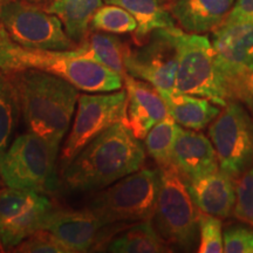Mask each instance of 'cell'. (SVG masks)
Returning a JSON list of instances; mask_svg holds the SVG:
<instances>
[{
  "label": "cell",
  "mask_w": 253,
  "mask_h": 253,
  "mask_svg": "<svg viewBox=\"0 0 253 253\" xmlns=\"http://www.w3.org/2000/svg\"><path fill=\"white\" fill-rule=\"evenodd\" d=\"M145 149L123 122L90 141L61 169V183L73 192H95L144 167Z\"/></svg>",
  "instance_id": "1"
},
{
  "label": "cell",
  "mask_w": 253,
  "mask_h": 253,
  "mask_svg": "<svg viewBox=\"0 0 253 253\" xmlns=\"http://www.w3.org/2000/svg\"><path fill=\"white\" fill-rule=\"evenodd\" d=\"M7 73L14 84L28 130L59 147L74 115L80 95L78 88L40 69Z\"/></svg>",
  "instance_id": "2"
},
{
  "label": "cell",
  "mask_w": 253,
  "mask_h": 253,
  "mask_svg": "<svg viewBox=\"0 0 253 253\" xmlns=\"http://www.w3.org/2000/svg\"><path fill=\"white\" fill-rule=\"evenodd\" d=\"M27 68L50 73L71 82L79 90L88 93H110L120 90L123 86L121 74L95 60L81 56L75 48H28L14 42L0 24V69L17 72Z\"/></svg>",
  "instance_id": "3"
},
{
  "label": "cell",
  "mask_w": 253,
  "mask_h": 253,
  "mask_svg": "<svg viewBox=\"0 0 253 253\" xmlns=\"http://www.w3.org/2000/svg\"><path fill=\"white\" fill-rule=\"evenodd\" d=\"M160 190V170L141 168L113 184L95 191L87 199L86 210L103 226L151 220Z\"/></svg>",
  "instance_id": "4"
},
{
  "label": "cell",
  "mask_w": 253,
  "mask_h": 253,
  "mask_svg": "<svg viewBox=\"0 0 253 253\" xmlns=\"http://www.w3.org/2000/svg\"><path fill=\"white\" fill-rule=\"evenodd\" d=\"M59 147L33 132L18 136L0 160V178L8 188L53 195L59 189Z\"/></svg>",
  "instance_id": "5"
},
{
  "label": "cell",
  "mask_w": 253,
  "mask_h": 253,
  "mask_svg": "<svg viewBox=\"0 0 253 253\" xmlns=\"http://www.w3.org/2000/svg\"><path fill=\"white\" fill-rule=\"evenodd\" d=\"M178 49L175 89L212 101L219 107L229 102L226 84L217 66L212 42L202 34L176 31Z\"/></svg>",
  "instance_id": "6"
},
{
  "label": "cell",
  "mask_w": 253,
  "mask_h": 253,
  "mask_svg": "<svg viewBox=\"0 0 253 253\" xmlns=\"http://www.w3.org/2000/svg\"><path fill=\"white\" fill-rule=\"evenodd\" d=\"M158 170L160 190L151 223L168 244L191 251L197 242L201 211L173 166L158 168Z\"/></svg>",
  "instance_id": "7"
},
{
  "label": "cell",
  "mask_w": 253,
  "mask_h": 253,
  "mask_svg": "<svg viewBox=\"0 0 253 253\" xmlns=\"http://www.w3.org/2000/svg\"><path fill=\"white\" fill-rule=\"evenodd\" d=\"M209 128L219 169L237 179L253 166V115L230 100Z\"/></svg>",
  "instance_id": "8"
},
{
  "label": "cell",
  "mask_w": 253,
  "mask_h": 253,
  "mask_svg": "<svg viewBox=\"0 0 253 253\" xmlns=\"http://www.w3.org/2000/svg\"><path fill=\"white\" fill-rule=\"evenodd\" d=\"M0 24L14 42L28 48L71 50L77 47L56 15L24 0L0 6Z\"/></svg>",
  "instance_id": "9"
},
{
  "label": "cell",
  "mask_w": 253,
  "mask_h": 253,
  "mask_svg": "<svg viewBox=\"0 0 253 253\" xmlns=\"http://www.w3.org/2000/svg\"><path fill=\"white\" fill-rule=\"evenodd\" d=\"M126 102V89L79 95L74 122L62 148L61 169L101 132L118 122L125 123Z\"/></svg>",
  "instance_id": "10"
},
{
  "label": "cell",
  "mask_w": 253,
  "mask_h": 253,
  "mask_svg": "<svg viewBox=\"0 0 253 253\" xmlns=\"http://www.w3.org/2000/svg\"><path fill=\"white\" fill-rule=\"evenodd\" d=\"M54 204L46 195L5 186L0 189V246L11 252L19 243L42 229Z\"/></svg>",
  "instance_id": "11"
},
{
  "label": "cell",
  "mask_w": 253,
  "mask_h": 253,
  "mask_svg": "<svg viewBox=\"0 0 253 253\" xmlns=\"http://www.w3.org/2000/svg\"><path fill=\"white\" fill-rule=\"evenodd\" d=\"M177 27L156 30L141 48L129 49L126 69L131 77L149 82L158 89H175L178 49L176 43Z\"/></svg>",
  "instance_id": "12"
},
{
  "label": "cell",
  "mask_w": 253,
  "mask_h": 253,
  "mask_svg": "<svg viewBox=\"0 0 253 253\" xmlns=\"http://www.w3.org/2000/svg\"><path fill=\"white\" fill-rule=\"evenodd\" d=\"M211 42L225 84L253 69V23L220 25Z\"/></svg>",
  "instance_id": "13"
},
{
  "label": "cell",
  "mask_w": 253,
  "mask_h": 253,
  "mask_svg": "<svg viewBox=\"0 0 253 253\" xmlns=\"http://www.w3.org/2000/svg\"><path fill=\"white\" fill-rule=\"evenodd\" d=\"M123 84L126 93L125 125L138 140L161 120L169 115L162 95L149 82L131 77L126 73Z\"/></svg>",
  "instance_id": "14"
},
{
  "label": "cell",
  "mask_w": 253,
  "mask_h": 253,
  "mask_svg": "<svg viewBox=\"0 0 253 253\" xmlns=\"http://www.w3.org/2000/svg\"><path fill=\"white\" fill-rule=\"evenodd\" d=\"M103 227L100 220L86 209L69 210L54 205L42 229L54 235L71 253H82L93 251Z\"/></svg>",
  "instance_id": "15"
},
{
  "label": "cell",
  "mask_w": 253,
  "mask_h": 253,
  "mask_svg": "<svg viewBox=\"0 0 253 253\" xmlns=\"http://www.w3.org/2000/svg\"><path fill=\"white\" fill-rule=\"evenodd\" d=\"M171 163L184 182L217 171L219 163L208 136L198 130L179 126L172 148Z\"/></svg>",
  "instance_id": "16"
},
{
  "label": "cell",
  "mask_w": 253,
  "mask_h": 253,
  "mask_svg": "<svg viewBox=\"0 0 253 253\" xmlns=\"http://www.w3.org/2000/svg\"><path fill=\"white\" fill-rule=\"evenodd\" d=\"M192 201L201 212L227 218L233 214L236 203V179L223 170L185 182Z\"/></svg>",
  "instance_id": "17"
},
{
  "label": "cell",
  "mask_w": 253,
  "mask_h": 253,
  "mask_svg": "<svg viewBox=\"0 0 253 253\" xmlns=\"http://www.w3.org/2000/svg\"><path fill=\"white\" fill-rule=\"evenodd\" d=\"M236 0H172L169 9L182 31L191 34L213 32L224 23Z\"/></svg>",
  "instance_id": "18"
},
{
  "label": "cell",
  "mask_w": 253,
  "mask_h": 253,
  "mask_svg": "<svg viewBox=\"0 0 253 253\" xmlns=\"http://www.w3.org/2000/svg\"><path fill=\"white\" fill-rule=\"evenodd\" d=\"M160 93L167 104L169 115L183 128L202 130L216 120L221 110L218 104L205 97L177 90H162Z\"/></svg>",
  "instance_id": "19"
},
{
  "label": "cell",
  "mask_w": 253,
  "mask_h": 253,
  "mask_svg": "<svg viewBox=\"0 0 253 253\" xmlns=\"http://www.w3.org/2000/svg\"><path fill=\"white\" fill-rule=\"evenodd\" d=\"M106 2L121 6L135 18L137 43L143 42L154 31L176 27L167 0H106Z\"/></svg>",
  "instance_id": "20"
},
{
  "label": "cell",
  "mask_w": 253,
  "mask_h": 253,
  "mask_svg": "<svg viewBox=\"0 0 253 253\" xmlns=\"http://www.w3.org/2000/svg\"><path fill=\"white\" fill-rule=\"evenodd\" d=\"M102 5V0H52L46 11L60 19L74 42H81L89 33L95 12Z\"/></svg>",
  "instance_id": "21"
},
{
  "label": "cell",
  "mask_w": 253,
  "mask_h": 253,
  "mask_svg": "<svg viewBox=\"0 0 253 253\" xmlns=\"http://www.w3.org/2000/svg\"><path fill=\"white\" fill-rule=\"evenodd\" d=\"M106 251L114 253H166L170 245L158 235L151 220L138 221L118 236L110 237Z\"/></svg>",
  "instance_id": "22"
},
{
  "label": "cell",
  "mask_w": 253,
  "mask_h": 253,
  "mask_svg": "<svg viewBox=\"0 0 253 253\" xmlns=\"http://www.w3.org/2000/svg\"><path fill=\"white\" fill-rule=\"evenodd\" d=\"M75 49L81 56L102 63L122 77L126 73V58L130 47L113 34L88 33Z\"/></svg>",
  "instance_id": "23"
},
{
  "label": "cell",
  "mask_w": 253,
  "mask_h": 253,
  "mask_svg": "<svg viewBox=\"0 0 253 253\" xmlns=\"http://www.w3.org/2000/svg\"><path fill=\"white\" fill-rule=\"evenodd\" d=\"M20 113L13 81L7 72L0 69V160L7 150Z\"/></svg>",
  "instance_id": "24"
},
{
  "label": "cell",
  "mask_w": 253,
  "mask_h": 253,
  "mask_svg": "<svg viewBox=\"0 0 253 253\" xmlns=\"http://www.w3.org/2000/svg\"><path fill=\"white\" fill-rule=\"evenodd\" d=\"M178 123L171 116L157 122L144 137V145L149 156L157 163L158 168L172 166L171 155L176 136L179 130Z\"/></svg>",
  "instance_id": "25"
},
{
  "label": "cell",
  "mask_w": 253,
  "mask_h": 253,
  "mask_svg": "<svg viewBox=\"0 0 253 253\" xmlns=\"http://www.w3.org/2000/svg\"><path fill=\"white\" fill-rule=\"evenodd\" d=\"M91 27L104 33L126 34L136 31L137 23L126 8L114 4H107L102 5L95 12Z\"/></svg>",
  "instance_id": "26"
},
{
  "label": "cell",
  "mask_w": 253,
  "mask_h": 253,
  "mask_svg": "<svg viewBox=\"0 0 253 253\" xmlns=\"http://www.w3.org/2000/svg\"><path fill=\"white\" fill-rule=\"evenodd\" d=\"M199 253H221L223 244V223L221 218L199 212L198 217Z\"/></svg>",
  "instance_id": "27"
},
{
  "label": "cell",
  "mask_w": 253,
  "mask_h": 253,
  "mask_svg": "<svg viewBox=\"0 0 253 253\" xmlns=\"http://www.w3.org/2000/svg\"><path fill=\"white\" fill-rule=\"evenodd\" d=\"M233 216L253 226V166L236 179V203Z\"/></svg>",
  "instance_id": "28"
},
{
  "label": "cell",
  "mask_w": 253,
  "mask_h": 253,
  "mask_svg": "<svg viewBox=\"0 0 253 253\" xmlns=\"http://www.w3.org/2000/svg\"><path fill=\"white\" fill-rule=\"evenodd\" d=\"M11 252L19 253H71L54 235L40 229L19 243Z\"/></svg>",
  "instance_id": "29"
},
{
  "label": "cell",
  "mask_w": 253,
  "mask_h": 253,
  "mask_svg": "<svg viewBox=\"0 0 253 253\" xmlns=\"http://www.w3.org/2000/svg\"><path fill=\"white\" fill-rule=\"evenodd\" d=\"M225 253H253V226L249 224H233L223 232Z\"/></svg>",
  "instance_id": "30"
},
{
  "label": "cell",
  "mask_w": 253,
  "mask_h": 253,
  "mask_svg": "<svg viewBox=\"0 0 253 253\" xmlns=\"http://www.w3.org/2000/svg\"><path fill=\"white\" fill-rule=\"evenodd\" d=\"M229 101H238L253 115V69L226 84Z\"/></svg>",
  "instance_id": "31"
},
{
  "label": "cell",
  "mask_w": 253,
  "mask_h": 253,
  "mask_svg": "<svg viewBox=\"0 0 253 253\" xmlns=\"http://www.w3.org/2000/svg\"><path fill=\"white\" fill-rule=\"evenodd\" d=\"M253 23V0H236L223 24ZM221 24V25H223Z\"/></svg>",
  "instance_id": "32"
},
{
  "label": "cell",
  "mask_w": 253,
  "mask_h": 253,
  "mask_svg": "<svg viewBox=\"0 0 253 253\" xmlns=\"http://www.w3.org/2000/svg\"><path fill=\"white\" fill-rule=\"evenodd\" d=\"M9 1H13V0H0V6L6 4V2H9Z\"/></svg>",
  "instance_id": "33"
},
{
  "label": "cell",
  "mask_w": 253,
  "mask_h": 253,
  "mask_svg": "<svg viewBox=\"0 0 253 253\" xmlns=\"http://www.w3.org/2000/svg\"><path fill=\"white\" fill-rule=\"evenodd\" d=\"M2 186H1V178H0V189H1Z\"/></svg>",
  "instance_id": "34"
},
{
  "label": "cell",
  "mask_w": 253,
  "mask_h": 253,
  "mask_svg": "<svg viewBox=\"0 0 253 253\" xmlns=\"http://www.w3.org/2000/svg\"><path fill=\"white\" fill-rule=\"evenodd\" d=\"M0 252H2V250H1V246H0Z\"/></svg>",
  "instance_id": "35"
}]
</instances>
